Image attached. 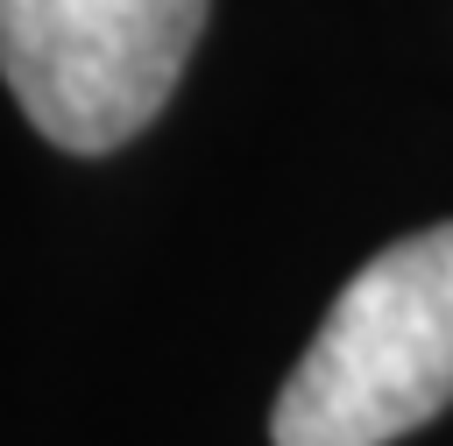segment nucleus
Wrapping results in <instances>:
<instances>
[{
    "instance_id": "nucleus-2",
    "label": "nucleus",
    "mask_w": 453,
    "mask_h": 446,
    "mask_svg": "<svg viewBox=\"0 0 453 446\" xmlns=\"http://www.w3.org/2000/svg\"><path fill=\"white\" fill-rule=\"evenodd\" d=\"M205 0H0V78L78 156L142 135L184 78Z\"/></svg>"
},
{
    "instance_id": "nucleus-1",
    "label": "nucleus",
    "mask_w": 453,
    "mask_h": 446,
    "mask_svg": "<svg viewBox=\"0 0 453 446\" xmlns=\"http://www.w3.org/2000/svg\"><path fill=\"white\" fill-rule=\"evenodd\" d=\"M453 404V219L389 241L276 389V446H389Z\"/></svg>"
}]
</instances>
